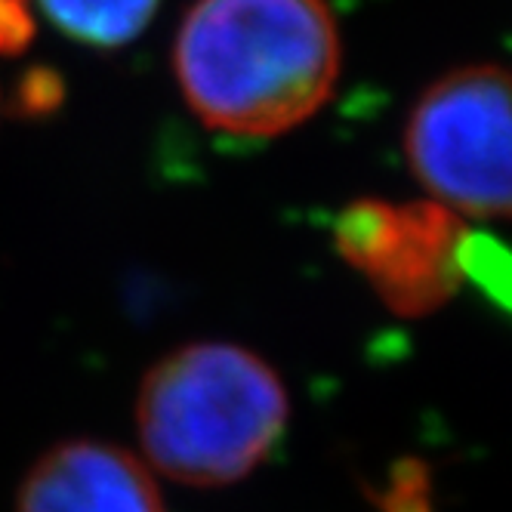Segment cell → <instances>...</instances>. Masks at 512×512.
Here are the masks:
<instances>
[{
  "label": "cell",
  "instance_id": "1",
  "mask_svg": "<svg viewBox=\"0 0 512 512\" xmlns=\"http://www.w3.org/2000/svg\"><path fill=\"white\" fill-rule=\"evenodd\" d=\"M340 53L327 0H195L173 41V75L210 130L278 136L331 99Z\"/></svg>",
  "mask_w": 512,
  "mask_h": 512
},
{
  "label": "cell",
  "instance_id": "2",
  "mask_svg": "<svg viewBox=\"0 0 512 512\" xmlns=\"http://www.w3.org/2000/svg\"><path fill=\"white\" fill-rule=\"evenodd\" d=\"M290 417L287 389L266 358L238 343L167 352L136 392L142 454L189 488H229L266 463Z\"/></svg>",
  "mask_w": 512,
  "mask_h": 512
},
{
  "label": "cell",
  "instance_id": "3",
  "mask_svg": "<svg viewBox=\"0 0 512 512\" xmlns=\"http://www.w3.org/2000/svg\"><path fill=\"white\" fill-rule=\"evenodd\" d=\"M405 155L420 186L448 213L512 219V71H448L414 102Z\"/></svg>",
  "mask_w": 512,
  "mask_h": 512
},
{
  "label": "cell",
  "instance_id": "4",
  "mask_svg": "<svg viewBox=\"0 0 512 512\" xmlns=\"http://www.w3.org/2000/svg\"><path fill=\"white\" fill-rule=\"evenodd\" d=\"M334 244L401 315L435 309L457 278V223L438 204L358 201L340 213Z\"/></svg>",
  "mask_w": 512,
  "mask_h": 512
},
{
  "label": "cell",
  "instance_id": "5",
  "mask_svg": "<svg viewBox=\"0 0 512 512\" xmlns=\"http://www.w3.org/2000/svg\"><path fill=\"white\" fill-rule=\"evenodd\" d=\"M16 512H167V506L136 454L75 438L34 460L19 482Z\"/></svg>",
  "mask_w": 512,
  "mask_h": 512
},
{
  "label": "cell",
  "instance_id": "6",
  "mask_svg": "<svg viewBox=\"0 0 512 512\" xmlns=\"http://www.w3.org/2000/svg\"><path fill=\"white\" fill-rule=\"evenodd\" d=\"M44 16L71 41L118 50L149 28L161 0H38Z\"/></svg>",
  "mask_w": 512,
  "mask_h": 512
},
{
  "label": "cell",
  "instance_id": "7",
  "mask_svg": "<svg viewBox=\"0 0 512 512\" xmlns=\"http://www.w3.org/2000/svg\"><path fill=\"white\" fill-rule=\"evenodd\" d=\"M62 96H65V87L53 68H31L25 71L16 87L13 105L22 118H41V115L56 112L62 105Z\"/></svg>",
  "mask_w": 512,
  "mask_h": 512
},
{
  "label": "cell",
  "instance_id": "8",
  "mask_svg": "<svg viewBox=\"0 0 512 512\" xmlns=\"http://www.w3.org/2000/svg\"><path fill=\"white\" fill-rule=\"evenodd\" d=\"M34 38L31 0H0V56H19Z\"/></svg>",
  "mask_w": 512,
  "mask_h": 512
}]
</instances>
